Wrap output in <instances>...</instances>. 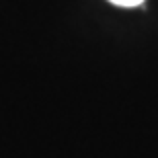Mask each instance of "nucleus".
<instances>
[{
    "mask_svg": "<svg viewBox=\"0 0 158 158\" xmlns=\"http://www.w3.org/2000/svg\"><path fill=\"white\" fill-rule=\"evenodd\" d=\"M115 6H123V8H131V6H140L144 4V0H109Z\"/></svg>",
    "mask_w": 158,
    "mask_h": 158,
    "instance_id": "f257e3e1",
    "label": "nucleus"
}]
</instances>
